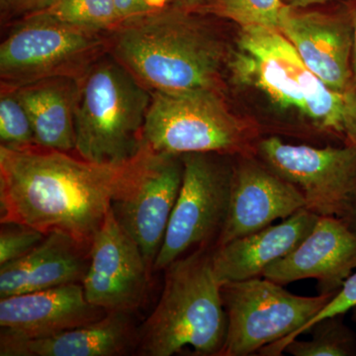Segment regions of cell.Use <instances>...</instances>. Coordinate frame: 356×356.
Wrapping results in <instances>:
<instances>
[{
    "label": "cell",
    "instance_id": "8992f818",
    "mask_svg": "<svg viewBox=\"0 0 356 356\" xmlns=\"http://www.w3.org/2000/svg\"><path fill=\"white\" fill-rule=\"evenodd\" d=\"M259 128L229 110L219 89L153 91L144 143L158 153L254 154Z\"/></svg>",
    "mask_w": 356,
    "mask_h": 356
},
{
    "label": "cell",
    "instance_id": "e0dca14e",
    "mask_svg": "<svg viewBox=\"0 0 356 356\" xmlns=\"http://www.w3.org/2000/svg\"><path fill=\"white\" fill-rule=\"evenodd\" d=\"M132 312H107L90 324L42 339L0 334L1 356H118L137 348Z\"/></svg>",
    "mask_w": 356,
    "mask_h": 356
},
{
    "label": "cell",
    "instance_id": "7402d4cb",
    "mask_svg": "<svg viewBox=\"0 0 356 356\" xmlns=\"http://www.w3.org/2000/svg\"><path fill=\"white\" fill-rule=\"evenodd\" d=\"M343 316L325 318L311 327L309 341L293 339L283 353L294 356H356V336Z\"/></svg>",
    "mask_w": 356,
    "mask_h": 356
},
{
    "label": "cell",
    "instance_id": "f546056e",
    "mask_svg": "<svg viewBox=\"0 0 356 356\" xmlns=\"http://www.w3.org/2000/svg\"><path fill=\"white\" fill-rule=\"evenodd\" d=\"M353 38L351 50V77H353V90H356V6L353 7Z\"/></svg>",
    "mask_w": 356,
    "mask_h": 356
},
{
    "label": "cell",
    "instance_id": "52a82bcc",
    "mask_svg": "<svg viewBox=\"0 0 356 356\" xmlns=\"http://www.w3.org/2000/svg\"><path fill=\"white\" fill-rule=\"evenodd\" d=\"M109 33L89 29L39 11L17 19L0 44L1 88L42 79H79L108 53Z\"/></svg>",
    "mask_w": 356,
    "mask_h": 356
},
{
    "label": "cell",
    "instance_id": "44dd1931",
    "mask_svg": "<svg viewBox=\"0 0 356 356\" xmlns=\"http://www.w3.org/2000/svg\"><path fill=\"white\" fill-rule=\"evenodd\" d=\"M291 7L282 0H201L196 13L228 19L243 27L280 31Z\"/></svg>",
    "mask_w": 356,
    "mask_h": 356
},
{
    "label": "cell",
    "instance_id": "83f0119b",
    "mask_svg": "<svg viewBox=\"0 0 356 356\" xmlns=\"http://www.w3.org/2000/svg\"><path fill=\"white\" fill-rule=\"evenodd\" d=\"M344 145L356 147V90L344 95Z\"/></svg>",
    "mask_w": 356,
    "mask_h": 356
},
{
    "label": "cell",
    "instance_id": "4316f807",
    "mask_svg": "<svg viewBox=\"0 0 356 356\" xmlns=\"http://www.w3.org/2000/svg\"><path fill=\"white\" fill-rule=\"evenodd\" d=\"M50 0H0L2 19L24 17L44 10ZM16 19V20H17Z\"/></svg>",
    "mask_w": 356,
    "mask_h": 356
},
{
    "label": "cell",
    "instance_id": "3957f363",
    "mask_svg": "<svg viewBox=\"0 0 356 356\" xmlns=\"http://www.w3.org/2000/svg\"><path fill=\"white\" fill-rule=\"evenodd\" d=\"M227 67L238 86L255 89L277 108L295 112L313 131L344 145V95L311 72L284 35L264 27H243L229 50Z\"/></svg>",
    "mask_w": 356,
    "mask_h": 356
},
{
    "label": "cell",
    "instance_id": "7c38bea8",
    "mask_svg": "<svg viewBox=\"0 0 356 356\" xmlns=\"http://www.w3.org/2000/svg\"><path fill=\"white\" fill-rule=\"evenodd\" d=\"M151 268L142 250L110 208L89 248L81 285L91 305L106 312H133L146 297Z\"/></svg>",
    "mask_w": 356,
    "mask_h": 356
},
{
    "label": "cell",
    "instance_id": "2e32d148",
    "mask_svg": "<svg viewBox=\"0 0 356 356\" xmlns=\"http://www.w3.org/2000/svg\"><path fill=\"white\" fill-rule=\"evenodd\" d=\"M106 312L91 305L81 283L0 298L1 332L21 339H42L90 324Z\"/></svg>",
    "mask_w": 356,
    "mask_h": 356
},
{
    "label": "cell",
    "instance_id": "4fadbf2b",
    "mask_svg": "<svg viewBox=\"0 0 356 356\" xmlns=\"http://www.w3.org/2000/svg\"><path fill=\"white\" fill-rule=\"evenodd\" d=\"M305 208L301 192L262 165L254 154L234 156L228 216L215 248Z\"/></svg>",
    "mask_w": 356,
    "mask_h": 356
},
{
    "label": "cell",
    "instance_id": "6da1fadb",
    "mask_svg": "<svg viewBox=\"0 0 356 356\" xmlns=\"http://www.w3.org/2000/svg\"><path fill=\"white\" fill-rule=\"evenodd\" d=\"M137 163L138 154L96 163L39 146H0V222L58 232L89 248Z\"/></svg>",
    "mask_w": 356,
    "mask_h": 356
},
{
    "label": "cell",
    "instance_id": "277c9868",
    "mask_svg": "<svg viewBox=\"0 0 356 356\" xmlns=\"http://www.w3.org/2000/svg\"><path fill=\"white\" fill-rule=\"evenodd\" d=\"M212 250H194L166 267L161 298L139 329L140 355L172 356L186 346L196 355H220L227 316Z\"/></svg>",
    "mask_w": 356,
    "mask_h": 356
},
{
    "label": "cell",
    "instance_id": "ffe728a7",
    "mask_svg": "<svg viewBox=\"0 0 356 356\" xmlns=\"http://www.w3.org/2000/svg\"><path fill=\"white\" fill-rule=\"evenodd\" d=\"M14 90L31 121L37 146L74 152L77 79L53 77Z\"/></svg>",
    "mask_w": 356,
    "mask_h": 356
},
{
    "label": "cell",
    "instance_id": "603a6c76",
    "mask_svg": "<svg viewBox=\"0 0 356 356\" xmlns=\"http://www.w3.org/2000/svg\"><path fill=\"white\" fill-rule=\"evenodd\" d=\"M44 13L72 24L110 32L122 22L113 0H50Z\"/></svg>",
    "mask_w": 356,
    "mask_h": 356
},
{
    "label": "cell",
    "instance_id": "d4e9b609",
    "mask_svg": "<svg viewBox=\"0 0 356 356\" xmlns=\"http://www.w3.org/2000/svg\"><path fill=\"white\" fill-rule=\"evenodd\" d=\"M0 231V266L29 254L42 241L44 234L30 227L1 224Z\"/></svg>",
    "mask_w": 356,
    "mask_h": 356
},
{
    "label": "cell",
    "instance_id": "30bf717a",
    "mask_svg": "<svg viewBox=\"0 0 356 356\" xmlns=\"http://www.w3.org/2000/svg\"><path fill=\"white\" fill-rule=\"evenodd\" d=\"M254 156L296 187L306 209L320 217L343 218L356 193V147L292 145L280 138L259 139Z\"/></svg>",
    "mask_w": 356,
    "mask_h": 356
},
{
    "label": "cell",
    "instance_id": "4dcf8cb0",
    "mask_svg": "<svg viewBox=\"0 0 356 356\" xmlns=\"http://www.w3.org/2000/svg\"><path fill=\"white\" fill-rule=\"evenodd\" d=\"M288 6L295 9L308 8L318 4L325 3V2L331 1V0H282Z\"/></svg>",
    "mask_w": 356,
    "mask_h": 356
},
{
    "label": "cell",
    "instance_id": "9c48e42d",
    "mask_svg": "<svg viewBox=\"0 0 356 356\" xmlns=\"http://www.w3.org/2000/svg\"><path fill=\"white\" fill-rule=\"evenodd\" d=\"M181 187L154 270L202 248H214L231 198L234 156L216 153L181 154Z\"/></svg>",
    "mask_w": 356,
    "mask_h": 356
},
{
    "label": "cell",
    "instance_id": "d6a6232c",
    "mask_svg": "<svg viewBox=\"0 0 356 356\" xmlns=\"http://www.w3.org/2000/svg\"><path fill=\"white\" fill-rule=\"evenodd\" d=\"M201 0H168L166 4H172V6L184 7V8L191 9V10H195Z\"/></svg>",
    "mask_w": 356,
    "mask_h": 356
},
{
    "label": "cell",
    "instance_id": "ac0fdd59",
    "mask_svg": "<svg viewBox=\"0 0 356 356\" xmlns=\"http://www.w3.org/2000/svg\"><path fill=\"white\" fill-rule=\"evenodd\" d=\"M318 217L302 209L277 225L236 238L212 250V266L220 284L261 277L264 269L298 247Z\"/></svg>",
    "mask_w": 356,
    "mask_h": 356
},
{
    "label": "cell",
    "instance_id": "1f68e13d",
    "mask_svg": "<svg viewBox=\"0 0 356 356\" xmlns=\"http://www.w3.org/2000/svg\"><path fill=\"white\" fill-rule=\"evenodd\" d=\"M341 219H343L348 226L356 233V193L351 201L350 207Z\"/></svg>",
    "mask_w": 356,
    "mask_h": 356
},
{
    "label": "cell",
    "instance_id": "7a4b0ae2",
    "mask_svg": "<svg viewBox=\"0 0 356 356\" xmlns=\"http://www.w3.org/2000/svg\"><path fill=\"white\" fill-rule=\"evenodd\" d=\"M206 14L165 4L123 20L108 51L153 91L221 89L229 51Z\"/></svg>",
    "mask_w": 356,
    "mask_h": 356
},
{
    "label": "cell",
    "instance_id": "d6986e66",
    "mask_svg": "<svg viewBox=\"0 0 356 356\" xmlns=\"http://www.w3.org/2000/svg\"><path fill=\"white\" fill-rule=\"evenodd\" d=\"M88 264L89 248L54 232L29 254L0 266V298L81 283Z\"/></svg>",
    "mask_w": 356,
    "mask_h": 356
},
{
    "label": "cell",
    "instance_id": "f1b7e54d",
    "mask_svg": "<svg viewBox=\"0 0 356 356\" xmlns=\"http://www.w3.org/2000/svg\"><path fill=\"white\" fill-rule=\"evenodd\" d=\"M113 2L122 21L147 13L139 0H113Z\"/></svg>",
    "mask_w": 356,
    "mask_h": 356
},
{
    "label": "cell",
    "instance_id": "836d02e7",
    "mask_svg": "<svg viewBox=\"0 0 356 356\" xmlns=\"http://www.w3.org/2000/svg\"><path fill=\"white\" fill-rule=\"evenodd\" d=\"M351 311H353V316H351V318H353V320L356 323V306Z\"/></svg>",
    "mask_w": 356,
    "mask_h": 356
},
{
    "label": "cell",
    "instance_id": "484cf974",
    "mask_svg": "<svg viewBox=\"0 0 356 356\" xmlns=\"http://www.w3.org/2000/svg\"><path fill=\"white\" fill-rule=\"evenodd\" d=\"M356 306V273H351L348 280L344 281L343 286L337 291V294L322 309L317 315L311 321H309L302 329L293 337V339H298L301 334L310 331L312 327L316 323L324 320L325 318L334 317V316L344 315L348 311L353 310ZM289 341V343H290Z\"/></svg>",
    "mask_w": 356,
    "mask_h": 356
},
{
    "label": "cell",
    "instance_id": "9a60e30c",
    "mask_svg": "<svg viewBox=\"0 0 356 356\" xmlns=\"http://www.w3.org/2000/svg\"><path fill=\"white\" fill-rule=\"evenodd\" d=\"M280 32L325 86L339 93L353 90V8L327 13L291 7Z\"/></svg>",
    "mask_w": 356,
    "mask_h": 356
},
{
    "label": "cell",
    "instance_id": "cb8c5ba5",
    "mask_svg": "<svg viewBox=\"0 0 356 356\" xmlns=\"http://www.w3.org/2000/svg\"><path fill=\"white\" fill-rule=\"evenodd\" d=\"M0 142L8 147L37 146L29 116L11 88L0 91Z\"/></svg>",
    "mask_w": 356,
    "mask_h": 356
},
{
    "label": "cell",
    "instance_id": "ba28073f",
    "mask_svg": "<svg viewBox=\"0 0 356 356\" xmlns=\"http://www.w3.org/2000/svg\"><path fill=\"white\" fill-rule=\"evenodd\" d=\"M255 277L221 285L227 332L219 356H278L334 295L304 297Z\"/></svg>",
    "mask_w": 356,
    "mask_h": 356
},
{
    "label": "cell",
    "instance_id": "5b68a950",
    "mask_svg": "<svg viewBox=\"0 0 356 356\" xmlns=\"http://www.w3.org/2000/svg\"><path fill=\"white\" fill-rule=\"evenodd\" d=\"M77 83V156L96 163H124L135 158L144 145L151 91L109 51Z\"/></svg>",
    "mask_w": 356,
    "mask_h": 356
},
{
    "label": "cell",
    "instance_id": "8fae6325",
    "mask_svg": "<svg viewBox=\"0 0 356 356\" xmlns=\"http://www.w3.org/2000/svg\"><path fill=\"white\" fill-rule=\"evenodd\" d=\"M184 172L181 156L158 153L144 143L130 184L112 201L115 218L139 245L151 270L165 240Z\"/></svg>",
    "mask_w": 356,
    "mask_h": 356
},
{
    "label": "cell",
    "instance_id": "5bb4252c",
    "mask_svg": "<svg viewBox=\"0 0 356 356\" xmlns=\"http://www.w3.org/2000/svg\"><path fill=\"white\" fill-rule=\"evenodd\" d=\"M356 268V233L337 217H318L310 234L261 277L281 285L313 278L318 294L336 295Z\"/></svg>",
    "mask_w": 356,
    "mask_h": 356
}]
</instances>
